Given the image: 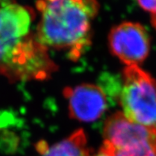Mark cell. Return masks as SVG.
<instances>
[{
	"mask_svg": "<svg viewBox=\"0 0 156 156\" xmlns=\"http://www.w3.org/2000/svg\"><path fill=\"white\" fill-rule=\"evenodd\" d=\"M34 10L16 0H0V75L10 82L43 80L56 71L31 30Z\"/></svg>",
	"mask_w": 156,
	"mask_h": 156,
	"instance_id": "1",
	"label": "cell"
},
{
	"mask_svg": "<svg viewBox=\"0 0 156 156\" xmlns=\"http://www.w3.org/2000/svg\"><path fill=\"white\" fill-rule=\"evenodd\" d=\"M41 18L37 37L45 48L67 51L71 60L80 58L91 43V22L98 14L97 0H39Z\"/></svg>",
	"mask_w": 156,
	"mask_h": 156,
	"instance_id": "2",
	"label": "cell"
},
{
	"mask_svg": "<svg viewBox=\"0 0 156 156\" xmlns=\"http://www.w3.org/2000/svg\"><path fill=\"white\" fill-rule=\"evenodd\" d=\"M100 152L105 156H156V128L132 122L123 113L112 115L104 128Z\"/></svg>",
	"mask_w": 156,
	"mask_h": 156,
	"instance_id": "3",
	"label": "cell"
},
{
	"mask_svg": "<svg viewBox=\"0 0 156 156\" xmlns=\"http://www.w3.org/2000/svg\"><path fill=\"white\" fill-rule=\"evenodd\" d=\"M120 102L129 121L156 128V81L138 66L124 70Z\"/></svg>",
	"mask_w": 156,
	"mask_h": 156,
	"instance_id": "4",
	"label": "cell"
},
{
	"mask_svg": "<svg viewBox=\"0 0 156 156\" xmlns=\"http://www.w3.org/2000/svg\"><path fill=\"white\" fill-rule=\"evenodd\" d=\"M111 51L128 67L138 66L150 51V37L140 23L123 22L112 29L109 34Z\"/></svg>",
	"mask_w": 156,
	"mask_h": 156,
	"instance_id": "5",
	"label": "cell"
},
{
	"mask_svg": "<svg viewBox=\"0 0 156 156\" xmlns=\"http://www.w3.org/2000/svg\"><path fill=\"white\" fill-rule=\"evenodd\" d=\"M63 95L68 101L71 117L83 122H92L99 119L108 108L105 91L94 84H82L67 87Z\"/></svg>",
	"mask_w": 156,
	"mask_h": 156,
	"instance_id": "6",
	"label": "cell"
},
{
	"mask_svg": "<svg viewBox=\"0 0 156 156\" xmlns=\"http://www.w3.org/2000/svg\"><path fill=\"white\" fill-rule=\"evenodd\" d=\"M37 156H90L86 135L79 129L55 144L48 146L46 142L37 144Z\"/></svg>",
	"mask_w": 156,
	"mask_h": 156,
	"instance_id": "7",
	"label": "cell"
},
{
	"mask_svg": "<svg viewBox=\"0 0 156 156\" xmlns=\"http://www.w3.org/2000/svg\"><path fill=\"white\" fill-rule=\"evenodd\" d=\"M144 10L149 11L151 16L156 15V0H137Z\"/></svg>",
	"mask_w": 156,
	"mask_h": 156,
	"instance_id": "8",
	"label": "cell"
},
{
	"mask_svg": "<svg viewBox=\"0 0 156 156\" xmlns=\"http://www.w3.org/2000/svg\"><path fill=\"white\" fill-rule=\"evenodd\" d=\"M151 23H152L153 26L156 29V15L151 16Z\"/></svg>",
	"mask_w": 156,
	"mask_h": 156,
	"instance_id": "9",
	"label": "cell"
},
{
	"mask_svg": "<svg viewBox=\"0 0 156 156\" xmlns=\"http://www.w3.org/2000/svg\"><path fill=\"white\" fill-rule=\"evenodd\" d=\"M95 156H105V154H103L102 153L99 152L98 154H97V155H95Z\"/></svg>",
	"mask_w": 156,
	"mask_h": 156,
	"instance_id": "10",
	"label": "cell"
},
{
	"mask_svg": "<svg viewBox=\"0 0 156 156\" xmlns=\"http://www.w3.org/2000/svg\"><path fill=\"white\" fill-rule=\"evenodd\" d=\"M47 2H52V1H55V0H46Z\"/></svg>",
	"mask_w": 156,
	"mask_h": 156,
	"instance_id": "11",
	"label": "cell"
}]
</instances>
